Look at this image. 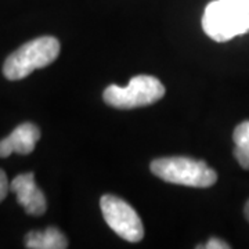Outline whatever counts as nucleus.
Segmentation results:
<instances>
[{
  "mask_svg": "<svg viewBox=\"0 0 249 249\" xmlns=\"http://www.w3.org/2000/svg\"><path fill=\"white\" fill-rule=\"evenodd\" d=\"M202 28L216 42H227L235 36L245 35L249 32V3L211 1L204 11Z\"/></svg>",
  "mask_w": 249,
  "mask_h": 249,
  "instance_id": "obj_1",
  "label": "nucleus"
},
{
  "mask_svg": "<svg viewBox=\"0 0 249 249\" xmlns=\"http://www.w3.org/2000/svg\"><path fill=\"white\" fill-rule=\"evenodd\" d=\"M60 42L54 36H42L22 45L10 54L3 65V73L9 80L27 78L35 70L45 68L57 60Z\"/></svg>",
  "mask_w": 249,
  "mask_h": 249,
  "instance_id": "obj_2",
  "label": "nucleus"
},
{
  "mask_svg": "<svg viewBox=\"0 0 249 249\" xmlns=\"http://www.w3.org/2000/svg\"><path fill=\"white\" fill-rule=\"evenodd\" d=\"M151 172L157 178L168 183L187 187L206 188L213 186L217 175L204 160H196L186 157L160 158L151 162Z\"/></svg>",
  "mask_w": 249,
  "mask_h": 249,
  "instance_id": "obj_3",
  "label": "nucleus"
},
{
  "mask_svg": "<svg viewBox=\"0 0 249 249\" xmlns=\"http://www.w3.org/2000/svg\"><path fill=\"white\" fill-rule=\"evenodd\" d=\"M165 88L160 80L148 75H139L130 79L129 85L121 88L111 85L104 90V101L108 106L119 109L145 107L163 97Z\"/></svg>",
  "mask_w": 249,
  "mask_h": 249,
  "instance_id": "obj_4",
  "label": "nucleus"
},
{
  "mask_svg": "<svg viewBox=\"0 0 249 249\" xmlns=\"http://www.w3.org/2000/svg\"><path fill=\"white\" fill-rule=\"evenodd\" d=\"M100 208L107 224L124 240L139 242L144 237V227L137 212L122 198L104 196L100 199Z\"/></svg>",
  "mask_w": 249,
  "mask_h": 249,
  "instance_id": "obj_5",
  "label": "nucleus"
},
{
  "mask_svg": "<svg viewBox=\"0 0 249 249\" xmlns=\"http://www.w3.org/2000/svg\"><path fill=\"white\" fill-rule=\"evenodd\" d=\"M10 190L17 196L18 204L21 205L28 214L42 216L47 209V202L43 191L36 186L34 173L18 175L10 183Z\"/></svg>",
  "mask_w": 249,
  "mask_h": 249,
  "instance_id": "obj_6",
  "label": "nucleus"
},
{
  "mask_svg": "<svg viewBox=\"0 0 249 249\" xmlns=\"http://www.w3.org/2000/svg\"><path fill=\"white\" fill-rule=\"evenodd\" d=\"M40 139V130L36 124L25 122L17 126L10 136L0 140V158H7L13 152L28 155L35 150Z\"/></svg>",
  "mask_w": 249,
  "mask_h": 249,
  "instance_id": "obj_7",
  "label": "nucleus"
},
{
  "mask_svg": "<svg viewBox=\"0 0 249 249\" xmlns=\"http://www.w3.org/2000/svg\"><path fill=\"white\" fill-rule=\"evenodd\" d=\"M25 247L29 249H65L68 248V240L58 229L47 227L45 231L28 232Z\"/></svg>",
  "mask_w": 249,
  "mask_h": 249,
  "instance_id": "obj_8",
  "label": "nucleus"
},
{
  "mask_svg": "<svg viewBox=\"0 0 249 249\" xmlns=\"http://www.w3.org/2000/svg\"><path fill=\"white\" fill-rule=\"evenodd\" d=\"M232 140L235 144L234 157L238 160L241 168L249 169V121L240 124L232 134Z\"/></svg>",
  "mask_w": 249,
  "mask_h": 249,
  "instance_id": "obj_9",
  "label": "nucleus"
},
{
  "mask_svg": "<svg viewBox=\"0 0 249 249\" xmlns=\"http://www.w3.org/2000/svg\"><path fill=\"white\" fill-rule=\"evenodd\" d=\"M10 191V183L7 180V176L3 170L0 169V202L7 196Z\"/></svg>",
  "mask_w": 249,
  "mask_h": 249,
  "instance_id": "obj_10",
  "label": "nucleus"
},
{
  "mask_svg": "<svg viewBox=\"0 0 249 249\" xmlns=\"http://www.w3.org/2000/svg\"><path fill=\"white\" fill-rule=\"evenodd\" d=\"M205 248L208 249H227L230 248L224 241L222 240H217V238H212V240H209L208 242V245H205Z\"/></svg>",
  "mask_w": 249,
  "mask_h": 249,
  "instance_id": "obj_11",
  "label": "nucleus"
},
{
  "mask_svg": "<svg viewBox=\"0 0 249 249\" xmlns=\"http://www.w3.org/2000/svg\"><path fill=\"white\" fill-rule=\"evenodd\" d=\"M227 3H235V4H244V3H249V0H223Z\"/></svg>",
  "mask_w": 249,
  "mask_h": 249,
  "instance_id": "obj_12",
  "label": "nucleus"
},
{
  "mask_svg": "<svg viewBox=\"0 0 249 249\" xmlns=\"http://www.w3.org/2000/svg\"><path fill=\"white\" fill-rule=\"evenodd\" d=\"M244 213H245V217L248 219L249 222V201L247 202V205H245V209H244Z\"/></svg>",
  "mask_w": 249,
  "mask_h": 249,
  "instance_id": "obj_13",
  "label": "nucleus"
}]
</instances>
